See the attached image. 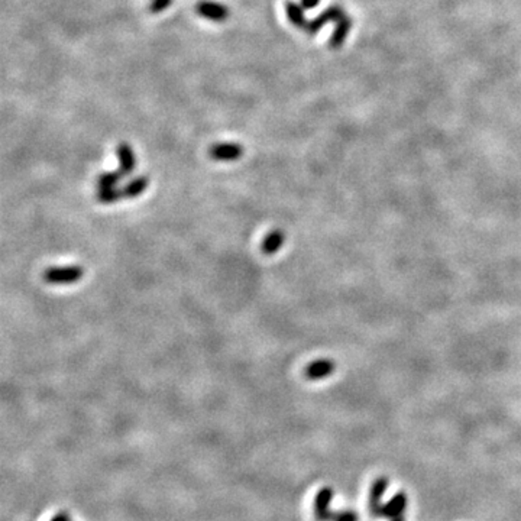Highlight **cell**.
Returning <instances> with one entry per match:
<instances>
[{
    "instance_id": "cell-18",
    "label": "cell",
    "mask_w": 521,
    "mask_h": 521,
    "mask_svg": "<svg viewBox=\"0 0 521 521\" xmlns=\"http://www.w3.org/2000/svg\"><path fill=\"white\" fill-rule=\"evenodd\" d=\"M300 3H301V6H303L306 10H311V9L319 6L320 0H301Z\"/></svg>"
},
{
    "instance_id": "cell-4",
    "label": "cell",
    "mask_w": 521,
    "mask_h": 521,
    "mask_svg": "<svg viewBox=\"0 0 521 521\" xmlns=\"http://www.w3.org/2000/svg\"><path fill=\"white\" fill-rule=\"evenodd\" d=\"M333 498V489L324 487L322 488L316 498H314V517L318 521H331L335 520L336 513L331 511V501Z\"/></svg>"
},
{
    "instance_id": "cell-5",
    "label": "cell",
    "mask_w": 521,
    "mask_h": 521,
    "mask_svg": "<svg viewBox=\"0 0 521 521\" xmlns=\"http://www.w3.org/2000/svg\"><path fill=\"white\" fill-rule=\"evenodd\" d=\"M406 509H407V496L404 492H399V494H395V496L387 504H384V505L381 504L378 509L371 511V514L374 517L394 518V517L403 516Z\"/></svg>"
},
{
    "instance_id": "cell-7",
    "label": "cell",
    "mask_w": 521,
    "mask_h": 521,
    "mask_svg": "<svg viewBox=\"0 0 521 521\" xmlns=\"http://www.w3.org/2000/svg\"><path fill=\"white\" fill-rule=\"evenodd\" d=\"M116 155L119 159V171L123 174V177L131 175L136 167V159L132 146L126 142L119 144L116 148Z\"/></svg>"
},
{
    "instance_id": "cell-3",
    "label": "cell",
    "mask_w": 521,
    "mask_h": 521,
    "mask_svg": "<svg viewBox=\"0 0 521 521\" xmlns=\"http://www.w3.org/2000/svg\"><path fill=\"white\" fill-rule=\"evenodd\" d=\"M345 16V10L342 9L340 6H331L327 8L326 10H323L319 16H316L314 19L309 21L304 31L309 34V35H316L323 26L329 22H337L339 19H342Z\"/></svg>"
},
{
    "instance_id": "cell-15",
    "label": "cell",
    "mask_w": 521,
    "mask_h": 521,
    "mask_svg": "<svg viewBox=\"0 0 521 521\" xmlns=\"http://www.w3.org/2000/svg\"><path fill=\"white\" fill-rule=\"evenodd\" d=\"M122 178H123V174L119 170H116V171H104V173L99 174L98 180H96V184H98V188L118 187Z\"/></svg>"
},
{
    "instance_id": "cell-6",
    "label": "cell",
    "mask_w": 521,
    "mask_h": 521,
    "mask_svg": "<svg viewBox=\"0 0 521 521\" xmlns=\"http://www.w3.org/2000/svg\"><path fill=\"white\" fill-rule=\"evenodd\" d=\"M209 155L214 161H236L243 155V148L235 142L214 144L209 149Z\"/></svg>"
},
{
    "instance_id": "cell-10",
    "label": "cell",
    "mask_w": 521,
    "mask_h": 521,
    "mask_svg": "<svg viewBox=\"0 0 521 521\" xmlns=\"http://www.w3.org/2000/svg\"><path fill=\"white\" fill-rule=\"evenodd\" d=\"M284 242H285L284 230L274 229L263 239V243H260V251H263L264 255L271 256L274 254H277L282 248Z\"/></svg>"
},
{
    "instance_id": "cell-11",
    "label": "cell",
    "mask_w": 521,
    "mask_h": 521,
    "mask_svg": "<svg viewBox=\"0 0 521 521\" xmlns=\"http://www.w3.org/2000/svg\"><path fill=\"white\" fill-rule=\"evenodd\" d=\"M285 15H287V19H289L296 28H300V30L306 28L309 21L306 19V9L301 6V3H296L293 2V0H287Z\"/></svg>"
},
{
    "instance_id": "cell-8",
    "label": "cell",
    "mask_w": 521,
    "mask_h": 521,
    "mask_svg": "<svg viewBox=\"0 0 521 521\" xmlns=\"http://www.w3.org/2000/svg\"><path fill=\"white\" fill-rule=\"evenodd\" d=\"M333 369H335L333 361L319 359L307 365V368L304 369V375L310 381H319V379L327 378L329 375H332Z\"/></svg>"
},
{
    "instance_id": "cell-19",
    "label": "cell",
    "mask_w": 521,
    "mask_h": 521,
    "mask_svg": "<svg viewBox=\"0 0 521 521\" xmlns=\"http://www.w3.org/2000/svg\"><path fill=\"white\" fill-rule=\"evenodd\" d=\"M51 521H71V520H70V516H68L65 511H61L57 516H54Z\"/></svg>"
},
{
    "instance_id": "cell-13",
    "label": "cell",
    "mask_w": 521,
    "mask_h": 521,
    "mask_svg": "<svg viewBox=\"0 0 521 521\" xmlns=\"http://www.w3.org/2000/svg\"><path fill=\"white\" fill-rule=\"evenodd\" d=\"M148 177L146 175H140V177H135L132 178V180L122 188L123 191V197L125 199H136L140 197L144 191L146 190L148 187Z\"/></svg>"
},
{
    "instance_id": "cell-1",
    "label": "cell",
    "mask_w": 521,
    "mask_h": 521,
    "mask_svg": "<svg viewBox=\"0 0 521 521\" xmlns=\"http://www.w3.org/2000/svg\"><path fill=\"white\" fill-rule=\"evenodd\" d=\"M85 276V269L80 265H65V267H51L44 271L43 278L45 282L52 285H67L76 284Z\"/></svg>"
},
{
    "instance_id": "cell-9",
    "label": "cell",
    "mask_w": 521,
    "mask_h": 521,
    "mask_svg": "<svg viewBox=\"0 0 521 521\" xmlns=\"http://www.w3.org/2000/svg\"><path fill=\"white\" fill-rule=\"evenodd\" d=\"M351 30H352V19L345 15L344 18L336 22L333 34L331 39H329V47H331L332 49H339L342 45H344Z\"/></svg>"
},
{
    "instance_id": "cell-17",
    "label": "cell",
    "mask_w": 521,
    "mask_h": 521,
    "mask_svg": "<svg viewBox=\"0 0 521 521\" xmlns=\"http://www.w3.org/2000/svg\"><path fill=\"white\" fill-rule=\"evenodd\" d=\"M333 521H358V516L351 510H345V511L336 513Z\"/></svg>"
},
{
    "instance_id": "cell-2",
    "label": "cell",
    "mask_w": 521,
    "mask_h": 521,
    "mask_svg": "<svg viewBox=\"0 0 521 521\" xmlns=\"http://www.w3.org/2000/svg\"><path fill=\"white\" fill-rule=\"evenodd\" d=\"M195 9L199 16L213 22H225L230 15L228 6L213 2V0H200Z\"/></svg>"
},
{
    "instance_id": "cell-14",
    "label": "cell",
    "mask_w": 521,
    "mask_h": 521,
    "mask_svg": "<svg viewBox=\"0 0 521 521\" xmlns=\"http://www.w3.org/2000/svg\"><path fill=\"white\" fill-rule=\"evenodd\" d=\"M96 199L103 204H113L125 197H123V191L119 190L118 187H109V188H99L98 195H96Z\"/></svg>"
},
{
    "instance_id": "cell-20",
    "label": "cell",
    "mask_w": 521,
    "mask_h": 521,
    "mask_svg": "<svg viewBox=\"0 0 521 521\" xmlns=\"http://www.w3.org/2000/svg\"><path fill=\"white\" fill-rule=\"evenodd\" d=\"M391 521H406V520H404V517H403V516H399V517H394V518H391Z\"/></svg>"
},
{
    "instance_id": "cell-12",
    "label": "cell",
    "mask_w": 521,
    "mask_h": 521,
    "mask_svg": "<svg viewBox=\"0 0 521 521\" xmlns=\"http://www.w3.org/2000/svg\"><path fill=\"white\" fill-rule=\"evenodd\" d=\"M388 488V479L387 478H378L371 485V491H369V513L374 511L381 505V498L386 494Z\"/></svg>"
},
{
    "instance_id": "cell-16",
    "label": "cell",
    "mask_w": 521,
    "mask_h": 521,
    "mask_svg": "<svg viewBox=\"0 0 521 521\" xmlns=\"http://www.w3.org/2000/svg\"><path fill=\"white\" fill-rule=\"evenodd\" d=\"M173 2L174 0H153V2H151L148 6V10L151 13H161L166 9H168Z\"/></svg>"
}]
</instances>
